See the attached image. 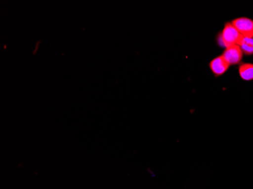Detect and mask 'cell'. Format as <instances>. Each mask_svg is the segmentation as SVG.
<instances>
[{"mask_svg": "<svg viewBox=\"0 0 253 189\" xmlns=\"http://www.w3.org/2000/svg\"><path fill=\"white\" fill-rule=\"evenodd\" d=\"M240 77L244 80L250 81L253 79V64H243L239 69Z\"/></svg>", "mask_w": 253, "mask_h": 189, "instance_id": "5", "label": "cell"}, {"mask_svg": "<svg viewBox=\"0 0 253 189\" xmlns=\"http://www.w3.org/2000/svg\"><path fill=\"white\" fill-rule=\"evenodd\" d=\"M243 53L247 55L253 54V38H243L238 44Z\"/></svg>", "mask_w": 253, "mask_h": 189, "instance_id": "6", "label": "cell"}, {"mask_svg": "<svg viewBox=\"0 0 253 189\" xmlns=\"http://www.w3.org/2000/svg\"><path fill=\"white\" fill-rule=\"evenodd\" d=\"M229 67L230 65L224 60L222 55L214 58L210 62V68L215 76H221V75H224L228 70Z\"/></svg>", "mask_w": 253, "mask_h": 189, "instance_id": "4", "label": "cell"}, {"mask_svg": "<svg viewBox=\"0 0 253 189\" xmlns=\"http://www.w3.org/2000/svg\"><path fill=\"white\" fill-rule=\"evenodd\" d=\"M222 56L229 65H237L242 60L243 52L238 45H232L226 48Z\"/></svg>", "mask_w": 253, "mask_h": 189, "instance_id": "3", "label": "cell"}, {"mask_svg": "<svg viewBox=\"0 0 253 189\" xmlns=\"http://www.w3.org/2000/svg\"><path fill=\"white\" fill-rule=\"evenodd\" d=\"M232 25L244 38H253V21L247 18L234 20Z\"/></svg>", "mask_w": 253, "mask_h": 189, "instance_id": "2", "label": "cell"}, {"mask_svg": "<svg viewBox=\"0 0 253 189\" xmlns=\"http://www.w3.org/2000/svg\"><path fill=\"white\" fill-rule=\"evenodd\" d=\"M243 38L244 37L236 29L232 23H227L218 38V41L220 45L228 48L232 45H238Z\"/></svg>", "mask_w": 253, "mask_h": 189, "instance_id": "1", "label": "cell"}]
</instances>
